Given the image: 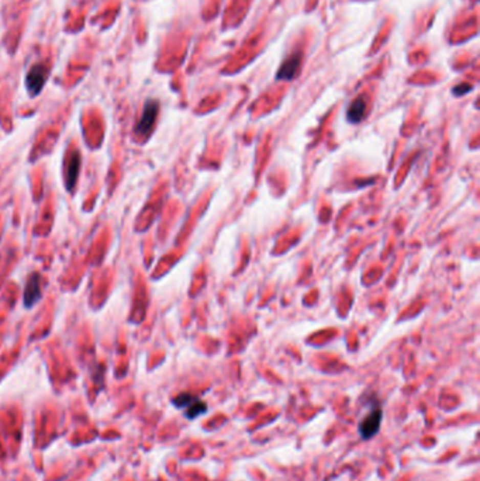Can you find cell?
<instances>
[{"instance_id": "4", "label": "cell", "mask_w": 480, "mask_h": 481, "mask_svg": "<svg viewBox=\"0 0 480 481\" xmlns=\"http://www.w3.org/2000/svg\"><path fill=\"white\" fill-rule=\"evenodd\" d=\"M41 299V276L38 273H33L27 280L24 289V306L31 308Z\"/></svg>"}, {"instance_id": "6", "label": "cell", "mask_w": 480, "mask_h": 481, "mask_svg": "<svg viewBox=\"0 0 480 481\" xmlns=\"http://www.w3.org/2000/svg\"><path fill=\"white\" fill-rule=\"evenodd\" d=\"M80 169V155L78 151H72L69 153L68 162H67V187L74 189L78 180Z\"/></svg>"}, {"instance_id": "1", "label": "cell", "mask_w": 480, "mask_h": 481, "mask_svg": "<svg viewBox=\"0 0 480 481\" xmlns=\"http://www.w3.org/2000/svg\"><path fill=\"white\" fill-rule=\"evenodd\" d=\"M158 110L159 104L157 100H148L145 103L141 119H140L136 127V132L138 135H148L152 131L155 120H157V116H158Z\"/></svg>"}, {"instance_id": "7", "label": "cell", "mask_w": 480, "mask_h": 481, "mask_svg": "<svg viewBox=\"0 0 480 481\" xmlns=\"http://www.w3.org/2000/svg\"><path fill=\"white\" fill-rule=\"evenodd\" d=\"M365 113H366V102H365L363 97H358V99H355L354 102L351 103V106L348 107L346 120L350 123H352V124L361 123L363 117H365Z\"/></svg>"}, {"instance_id": "5", "label": "cell", "mask_w": 480, "mask_h": 481, "mask_svg": "<svg viewBox=\"0 0 480 481\" xmlns=\"http://www.w3.org/2000/svg\"><path fill=\"white\" fill-rule=\"evenodd\" d=\"M300 62H301V55L299 52L293 54L292 57L288 58L285 62L282 63V66L279 69V72L276 74L277 80H292L294 79V76L299 72Z\"/></svg>"}, {"instance_id": "2", "label": "cell", "mask_w": 480, "mask_h": 481, "mask_svg": "<svg viewBox=\"0 0 480 481\" xmlns=\"http://www.w3.org/2000/svg\"><path fill=\"white\" fill-rule=\"evenodd\" d=\"M47 75H48V69L41 63L34 65L30 69V72L26 76V86H27V90L30 91L31 96H37L42 90V87L47 82Z\"/></svg>"}, {"instance_id": "10", "label": "cell", "mask_w": 480, "mask_h": 481, "mask_svg": "<svg viewBox=\"0 0 480 481\" xmlns=\"http://www.w3.org/2000/svg\"><path fill=\"white\" fill-rule=\"evenodd\" d=\"M470 89H472V86L461 85V86H456V87H453V93H455L456 96H462V95H465V93L470 90Z\"/></svg>"}, {"instance_id": "9", "label": "cell", "mask_w": 480, "mask_h": 481, "mask_svg": "<svg viewBox=\"0 0 480 481\" xmlns=\"http://www.w3.org/2000/svg\"><path fill=\"white\" fill-rule=\"evenodd\" d=\"M194 400H196V397H193L192 394H187V393H183V394H179L176 398H173V404L178 408H187Z\"/></svg>"}, {"instance_id": "3", "label": "cell", "mask_w": 480, "mask_h": 481, "mask_svg": "<svg viewBox=\"0 0 480 481\" xmlns=\"http://www.w3.org/2000/svg\"><path fill=\"white\" fill-rule=\"evenodd\" d=\"M382 418H383V411L380 407H376L367 414L365 419L359 424V433L363 439H370L372 436L378 433L380 429V424H382Z\"/></svg>"}, {"instance_id": "8", "label": "cell", "mask_w": 480, "mask_h": 481, "mask_svg": "<svg viewBox=\"0 0 480 481\" xmlns=\"http://www.w3.org/2000/svg\"><path fill=\"white\" fill-rule=\"evenodd\" d=\"M206 411H207V405H206L203 401H200L199 398H196V400L187 407L186 417L189 419H194L196 417H199V415L206 413Z\"/></svg>"}]
</instances>
